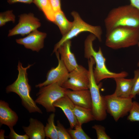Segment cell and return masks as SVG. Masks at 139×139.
Returning <instances> with one entry per match:
<instances>
[{
  "label": "cell",
  "mask_w": 139,
  "mask_h": 139,
  "mask_svg": "<svg viewBox=\"0 0 139 139\" xmlns=\"http://www.w3.org/2000/svg\"><path fill=\"white\" fill-rule=\"evenodd\" d=\"M32 65L29 64L24 67L22 63L19 62L17 78L13 83L6 87V92L7 93L13 92L18 95L21 100L22 104L29 112H37L42 114L41 110L30 95L31 88L29 83L27 71Z\"/></svg>",
  "instance_id": "6da1fadb"
},
{
  "label": "cell",
  "mask_w": 139,
  "mask_h": 139,
  "mask_svg": "<svg viewBox=\"0 0 139 139\" xmlns=\"http://www.w3.org/2000/svg\"><path fill=\"white\" fill-rule=\"evenodd\" d=\"M97 37L91 33L86 39L84 42V57L89 59L93 57L96 66L93 70L94 77L96 83L98 84L101 81L105 79H114L119 77H125L128 75L126 72L123 71L115 73L110 71L106 64V59L103 56L101 49L99 47L98 51L95 50L93 46V42Z\"/></svg>",
  "instance_id": "7a4b0ae2"
},
{
  "label": "cell",
  "mask_w": 139,
  "mask_h": 139,
  "mask_svg": "<svg viewBox=\"0 0 139 139\" xmlns=\"http://www.w3.org/2000/svg\"><path fill=\"white\" fill-rule=\"evenodd\" d=\"M106 34L120 27L139 28V10L131 4L113 8L104 20Z\"/></svg>",
  "instance_id": "3957f363"
},
{
  "label": "cell",
  "mask_w": 139,
  "mask_h": 139,
  "mask_svg": "<svg viewBox=\"0 0 139 139\" xmlns=\"http://www.w3.org/2000/svg\"><path fill=\"white\" fill-rule=\"evenodd\" d=\"M105 45L114 49H117L137 45L139 38V28L127 27H119L106 34Z\"/></svg>",
  "instance_id": "277c9868"
},
{
  "label": "cell",
  "mask_w": 139,
  "mask_h": 139,
  "mask_svg": "<svg viewBox=\"0 0 139 139\" xmlns=\"http://www.w3.org/2000/svg\"><path fill=\"white\" fill-rule=\"evenodd\" d=\"M95 63L94 58L88 59V64L89 80V90L92 101V111L95 120L102 121L107 117L106 103L104 96L101 95L99 86L96 82L93 73V66Z\"/></svg>",
  "instance_id": "5b68a950"
},
{
  "label": "cell",
  "mask_w": 139,
  "mask_h": 139,
  "mask_svg": "<svg viewBox=\"0 0 139 139\" xmlns=\"http://www.w3.org/2000/svg\"><path fill=\"white\" fill-rule=\"evenodd\" d=\"M71 14L74 19L72 27L70 31L66 34L63 36L60 41L55 45L53 53L57 51L64 42L70 40L82 32H90L94 34L100 41L102 40V31L100 26H93L86 23L76 12H72Z\"/></svg>",
  "instance_id": "8992f818"
},
{
  "label": "cell",
  "mask_w": 139,
  "mask_h": 139,
  "mask_svg": "<svg viewBox=\"0 0 139 139\" xmlns=\"http://www.w3.org/2000/svg\"><path fill=\"white\" fill-rule=\"evenodd\" d=\"M66 89L57 83L42 86L37 93L35 101L44 107L47 112L54 113L56 109L54 103L65 95Z\"/></svg>",
  "instance_id": "52a82bcc"
},
{
  "label": "cell",
  "mask_w": 139,
  "mask_h": 139,
  "mask_svg": "<svg viewBox=\"0 0 139 139\" xmlns=\"http://www.w3.org/2000/svg\"><path fill=\"white\" fill-rule=\"evenodd\" d=\"M107 112L116 121L127 115L132 106V98L118 97L113 93L104 96Z\"/></svg>",
  "instance_id": "ba28073f"
},
{
  "label": "cell",
  "mask_w": 139,
  "mask_h": 139,
  "mask_svg": "<svg viewBox=\"0 0 139 139\" xmlns=\"http://www.w3.org/2000/svg\"><path fill=\"white\" fill-rule=\"evenodd\" d=\"M69 78L62 86L73 91L89 90V72L82 65L69 72Z\"/></svg>",
  "instance_id": "9c48e42d"
},
{
  "label": "cell",
  "mask_w": 139,
  "mask_h": 139,
  "mask_svg": "<svg viewBox=\"0 0 139 139\" xmlns=\"http://www.w3.org/2000/svg\"><path fill=\"white\" fill-rule=\"evenodd\" d=\"M18 23L9 30L8 36L17 35L24 36L37 29L41 26L39 19L32 13L22 14L19 15Z\"/></svg>",
  "instance_id": "30bf717a"
},
{
  "label": "cell",
  "mask_w": 139,
  "mask_h": 139,
  "mask_svg": "<svg viewBox=\"0 0 139 139\" xmlns=\"http://www.w3.org/2000/svg\"><path fill=\"white\" fill-rule=\"evenodd\" d=\"M58 60L57 66L52 68L47 73L46 80L42 83L36 85V88H40L54 83H57L61 86L69 78V72L62 60L60 58L59 54L57 51L55 52Z\"/></svg>",
  "instance_id": "8fae6325"
},
{
  "label": "cell",
  "mask_w": 139,
  "mask_h": 139,
  "mask_svg": "<svg viewBox=\"0 0 139 139\" xmlns=\"http://www.w3.org/2000/svg\"><path fill=\"white\" fill-rule=\"evenodd\" d=\"M47 34L36 30L26 37L16 39L18 44L23 45L26 48L33 51L39 52L44 46V40Z\"/></svg>",
  "instance_id": "7c38bea8"
},
{
  "label": "cell",
  "mask_w": 139,
  "mask_h": 139,
  "mask_svg": "<svg viewBox=\"0 0 139 139\" xmlns=\"http://www.w3.org/2000/svg\"><path fill=\"white\" fill-rule=\"evenodd\" d=\"M65 95L75 105L92 109V101L89 90L77 91L66 89Z\"/></svg>",
  "instance_id": "4fadbf2b"
},
{
  "label": "cell",
  "mask_w": 139,
  "mask_h": 139,
  "mask_svg": "<svg viewBox=\"0 0 139 139\" xmlns=\"http://www.w3.org/2000/svg\"><path fill=\"white\" fill-rule=\"evenodd\" d=\"M53 105L62 110L69 121L71 128L73 129L78 123L74 112L75 105L66 95L56 101Z\"/></svg>",
  "instance_id": "5bb4252c"
},
{
  "label": "cell",
  "mask_w": 139,
  "mask_h": 139,
  "mask_svg": "<svg viewBox=\"0 0 139 139\" xmlns=\"http://www.w3.org/2000/svg\"><path fill=\"white\" fill-rule=\"evenodd\" d=\"M70 40L64 42L58 49L57 51L61 56L62 60L69 72L77 67L78 65L74 54L71 52Z\"/></svg>",
  "instance_id": "9a60e30c"
},
{
  "label": "cell",
  "mask_w": 139,
  "mask_h": 139,
  "mask_svg": "<svg viewBox=\"0 0 139 139\" xmlns=\"http://www.w3.org/2000/svg\"><path fill=\"white\" fill-rule=\"evenodd\" d=\"M18 117L16 112L12 110L7 102L0 101V123L9 128L13 127L16 124Z\"/></svg>",
  "instance_id": "2e32d148"
},
{
  "label": "cell",
  "mask_w": 139,
  "mask_h": 139,
  "mask_svg": "<svg viewBox=\"0 0 139 139\" xmlns=\"http://www.w3.org/2000/svg\"><path fill=\"white\" fill-rule=\"evenodd\" d=\"M28 126L22 127L24 132L30 139H44L46 137L45 126L43 124L37 119L31 118Z\"/></svg>",
  "instance_id": "e0dca14e"
},
{
  "label": "cell",
  "mask_w": 139,
  "mask_h": 139,
  "mask_svg": "<svg viewBox=\"0 0 139 139\" xmlns=\"http://www.w3.org/2000/svg\"><path fill=\"white\" fill-rule=\"evenodd\" d=\"M124 77H119L114 79L116 84V88L113 94L121 98H128L132 90L133 79H126Z\"/></svg>",
  "instance_id": "ac0fdd59"
},
{
  "label": "cell",
  "mask_w": 139,
  "mask_h": 139,
  "mask_svg": "<svg viewBox=\"0 0 139 139\" xmlns=\"http://www.w3.org/2000/svg\"><path fill=\"white\" fill-rule=\"evenodd\" d=\"M74 112L78 123L81 125L95 120L91 109L75 105Z\"/></svg>",
  "instance_id": "d6986e66"
},
{
  "label": "cell",
  "mask_w": 139,
  "mask_h": 139,
  "mask_svg": "<svg viewBox=\"0 0 139 139\" xmlns=\"http://www.w3.org/2000/svg\"><path fill=\"white\" fill-rule=\"evenodd\" d=\"M58 27L63 36L66 34L71 29L73 22L69 21L62 10L55 13L54 22Z\"/></svg>",
  "instance_id": "ffe728a7"
},
{
  "label": "cell",
  "mask_w": 139,
  "mask_h": 139,
  "mask_svg": "<svg viewBox=\"0 0 139 139\" xmlns=\"http://www.w3.org/2000/svg\"><path fill=\"white\" fill-rule=\"evenodd\" d=\"M33 3L43 12L47 20L54 22L55 13L49 0H34Z\"/></svg>",
  "instance_id": "44dd1931"
},
{
  "label": "cell",
  "mask_w": 139,
  "mask_h": 139,
  "mask_svg": "<svg viewBox=\"0 0 139 139\" xmlns=\"http://www.w3.org/2000/svg\"><path fill=\"white\" fill-rule=\"evenodd\" d=\"M55 116L54 113L49 115L44 128L46 137L51 139H58L56 126L54 123Z\"/></svg>",
  "instance_id": "7402d4cb"
},
{
  "label": "cell",
  "mask_w": 139,
  "mask_h": 139,
  "mask_svg": "<svg viewBox=\"0 0 139 139\" xmlns=\"http://www.w3.org/2000/svg\"><path fill=\"white\" fill-rule=\"evenodd\" d=\"M82 126V125L78 123L75 127L74 129L70 128L67 130L72 139H91L83 130Z\"/></svg>",
  "instance_id": "603a6c76"
},
{
  "label": "cell",
  "mask_w": 139,
  "mask_h": 139,
  "mask_svg": "<svg viewBox=\"0 0 139 139\" xmlns=\"http://www.w3.org/2000/svg\"><path fill=\"white\" fill-rule=\"evenodd\" d=\"M15 16L12 10L1 12L0 13V27L3 26L9 22L14 23L15 21Z\"/></svg>",
  "instance_id": "cb8c5ba5"
},
{
  "label": "cell",
  "mask_w": 139,
  "mask_h": 139,
  "mask_svg": "<svg viewBox=\"0 0 139 139\" xmlns=\"http://www.w3.org/2000/svg\"><path fill=\"white\" fill-rule=\"evenodd\" d=\"M127 120L131 122L139 121V103L133 101L132 108L129 112Z\"/></svg>",
  "instance_id": "d4e9b609"
},
{
  "label": "cell",
  "mask_w": 139,
  "mask_h": 139,
  "mask_svg": "<svg viewBox=\"0 0 139 139\" xmlns=\"http://www.w3.org/2000/svg\"><path fill=\"white\" fill-rule=\"evenodd\" d=\"M133 83L130 97L133 99L139 95V69L134 71Z\"/></svg>",
  "instance_id": "484cf974"
},
{
  "label": "cell",
  "mask_w": 139,
  "mask_h": 139,
  "mask_svg": "<svg viewBox=\"0 0 139 139\" xmlns=\"http://www.w3.org/2000/svg\"><path fill=\"white\" fill-rule=\"evenodd\" d=\"M56 126L57 131L58 139H71V136L64 126L59 120L57 121Z\"/></svg>",
  "instance_id": "4316f807"
},
{
  "label": "cell",
  "mask_w": 139,
  "mask_h": 139,
  "mask_svg": "<svg viewBox=\"0 0 139 139\" xmlns=\"http://www.w3.org/2000/svg\"><path fill=\"white\" fill-rule=\"evenodd\" d=\"M92 128L95 130L98 139H111L110 137L106 134L105 128L103 126L101 125L95 124L93 126Z\"/></svg>",
  "instance_id": "83f0119b"
},
{
  "label": "cell",
  "mask_w": 139,
  "mask_h": 139,
  "mask_svg": "<svg viewBox=\"0 0 139 139\" xmlns=\"http://www.w3.org/2000/svg\"><path fill=\"white\" fill-rule=\"evenodd\" d=\"M10 132L9 135L6 136V138L11 139H28L29 136L26 134L24 135H20L17 133L14 130L13 127L9 128Z\"/></svg>",
  "instance_id": "f1b7e54d"
},
{
  "label": "cell",
  "mask_w": 139,
  "mask_h": 139,
  "mask_svg": "<svg viewBox=\"0 0 139 139\" xmlns=\"http://www.w3.org/2000/svg\"><path fill=\"white\" fill-rule=\"evenodd\" d=\"M49 0L55 13L62 10L61 7V0Z\"/></svg>",
  "instance_id": "f546056e"
},
{
  "label": "cell",
  "mask_w": 139,
  "mask_h": 139,
  "mask_svg": "<svg viewBox=\"0 0 139 139\" xmlns=\"http://www.w3.org/2000/svg\"><path fill=\"white\" fill-rule=\"evenodd\" d=\"M34 0H7V2L10 4H12L17 2L30 4L33 3Z\"/></svg>",
  "instance_id": "4dcf8cb0"
},
{
  "label": "cell",
  "mask_w": 139,
  "mask_h": 139,
  "mask_svg": "<svg viewBox=\"0 0 139 139\" xmlns=\"http://www.w3.org/2000/svg\"><path fill=\"white\" fill-rule=\"evenodd\" d=\"M131 4L132 6L139 10V0H130Z\"/></svg>",
  "instance_id": "1f68e13d"
},
{
  "label": "cell",
  "mask_w": 139,
  "mask_h": 139,
  "mask_svg": "<svg viewBox=\"0 0 139 139\" xmlns=\"http://www.w3.org/2000/svg\"><path fill=\"white\" fill-rule=\"evenodd\" d=\"M4 131L3 129H1L0 131V139H4L5 137L4 136Z\"/></svg>",
  "instance_id": "d6a6232c"
},
{
  "label": "cell",
  "mask_w": 139,
  "mask_h": 139,
  "mask_svg": "<svg viewBox=\"0 0 139 139\" xmlns=\"http://www.w3.org/2000/svg\"><path fill=\"white\" fill-rule=\"evenodd\" d=\"M137 45H138V47H139V38ZM137 65L138 67H139V61H138V62L137 63Z\"/></svg>",
  "instance_id": "836d02e7"
}]
</instances>
